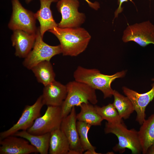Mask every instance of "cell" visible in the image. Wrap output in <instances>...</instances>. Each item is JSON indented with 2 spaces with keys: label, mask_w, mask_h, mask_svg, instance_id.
<instances>
[{
  "label": "cell",
  "mask_w": 154,
  "mask_h": 154,
  "mask_svg": "<svg viewBox=\"0 0 154 154\" xmlns=\"http://www.w3.org/2000/svg\"><path fill=\"white\" fill-rule=\"evenodd\" d=\"M48 31L59 40L63 56H78L85 50L91 38L89 33L80 27L61 28L57 27Z\"/></svg>",
  "instance_id": "6da1fadb"
},
{
  "label": "cell",
  "mask_w": 154,
  "mask_h": 154,
  "mask_svg": "<svg viewBox=\"0 0 154 154\" xmlns=\"http://www.w3.org/2000/svg\"><path fill=\"white\" fill-rule=\"evenodd\" d=\"M127 70H123L111 75L101 73L96 69H88L79 66L73 74L75 80L85 83L94 89L101 91L104 98H111L114 90L112 83L116 79L124 77Z\"/></svg>",
  "instance_id": "7a4b0ae2"
},
{
  "label": "cell",
  "mask_w": 154,
  "mask_h": 154,
  "mask_svg": "<svg viewBox=\"0 0 154 154\" xmlns=\"http://www.w3.org/2000/svg\"><path fill=\"white\" fill-rule=\"evenodd\" d=\"M66 86V96L61 106L62 118L68 115L72 108L83 103L94 105L98 102L95 90L85 83L76 80L68 82Z\"/></svg>",
  "instance_id": "3957f363"
},
{
  "label": "cell",
  "mask_w": 154,
  "mask_h": 154,
  "mask_svg": "<svg viewBox=\"0 0 154 154\" xmlns=\"http://www.w3.org/2000/svg\"><path fill=\"white\" fill-rule=\"evenodd\" d=\"M104 131L106 134H114L118 138V143L113 148L114 151L121 154L125 151L126 149H128L133 154L142 153L138 131L134 129H128L123 121L115 123L107 122L105 124Z\"/></svg>",
  "instance_id": "277c9868"
},
{
  "label": "cell",
  "mask_w": 154,
  "mask_h": 154,
  "mask_svg": "<svg viewBox=\"0 0 154 154\" xmlns=\"http://www.w3.org/2000/svg\"><path fill=\"white\" fill-rule=\"evenodd\" d=\"M42 38L39 28L37 32L33 49L25 58L23 63L24 66L28 69L31 70L41 62L50 61L54 56L62 53L60 45H50L45 42Z\"/></svg>",
  "instance_id": "5b68a950"
},
{
  "label": "cell",
  "mask_w": 154,
  "mask_h": 154,
  "mask_svg": "<svg viewBox=\"0 0 154 154\" xmlns=\"http://www.w3.org/2000/svg\"><path fill=\"white\" fill-rule=\"evenodd\" d=\"M12 12L8 27L13 31L20 30L30 34L37 33L35 13L25 8L19 0H12Z\"/></svg>",
  "instance_id": "8992f818"
},
{
  "label": "cell",
  "mask_w": 154,
  "mask_h": 154,
  "mask_svg": "<svg viewBox=\"0 0 154 154\" xmlns=\"http://www.w3.org/2000/svg\"><path fill=\"white\" fill-rule=\"evenodd\" d=\"M62 118L61 107L47 106L44 114L37 118L27 131L35 135L50 133L60 129Z\"/></svg>",
  "instance_id": "52a82bcc"
},
{
  "label": "cell",
  "mask_w": 154,
  "mask_h": 154,
  "mask_svg": "<svg viewBox=\"0 0 154 154\" xmlns=\"http://www.w3.org/2000/svg\"><path fill=\"white\" fill-rule=\"evenodd\" d=\"M78 0H59L56 4L58 11L62 15V19L58 24L61 28L79 27L85 21V16L79 12Z\"/></svg>",
  "instance_id": "ba28073f"
},
{
  "label": "cell",
  "mask_w": 154,
  "mask_h": 154,
  "mask_svg": "<svg viewBox=\"0 0 154 154\" xmlns=\"http://www.w3.org/2000/svg\"><path fill=\"white\" fill-rule=\"evenodd\" d=\"M44 105L41 95L33 104L26 105L17 122L9 129L0 133V140L14 135L19 131H27L32 125L35 120L41 116V110Z\"/></svg>",
  "instance_id": "9c48e42d"
},
{
  "label": "cell",
  "mask_w": 154,
  "mask_h": 154,
  "mask_svg": "<svg viewBox=\"0 0 154 154\" xmlns=\"http://www.w3.org/2000/svg\"><path fill=\"white\" fill-rule=\"evenodd\" d=\"M122 40L124 42H134L143 47L154 44V25L148 21L128 25L123 31Z\"/></svg>",
  "instance_id": "30bf717a"
},
{
  "label": "cell",
  "mask_w": 154,
  "mask_h": 154,
  "mask_svg": "<svg viewBox=\"0 0 154 154\" xmlns=\"http://www.w3.org/2000/svg\"><path fill=\"white\" fill-rule=\"evenodd\" d=\"M76 114L75 107L70 114L62 118L60 129L67 137L70 144L68 154H81L84 151L80 143L77 127Z\"/></svg>",
  "instance_id": "8fae6325"
},
{
  "label": "cell",
  "mask_w": 154,
  "mask_h": 154,
  "mask_svg": "<svg viewBox=\"0 0 154 154\" xmlns=\"http://www.w3.org/2000/svg\"><path fill=\"white\" fill-rule=\"evenodd\" d=\"M151 89L147 92L139 93L125 86L122 88L124 94L132 102L137 113L136 121L140 125L145 119V109L154 98V82Z\"/></svg>",
  "instance_id": "7c38bea8"
},
{
  "label": "cell",
  "mask_w": 154,
  "mask_h": 154,
  "mask_svg": "<svg viewBox=\"0 0 154 154\" xmlns=\"http://www.w3.org/2000/svg\"><path fill=\"white\" fill-rule=\"evenodd\" d=\"M0 154H29L39 153L26 139L14 135L0 140Z\"/></svg>",
  "instance_id": "4fadbf2b"
},
{
  "label": "cell",
  "mask_w": 154,
  "mask_h": 154,
  "mask_svg": "<svg viewBox=\"0 0 154 154\" xmlns=\"http://www.w3.org/2000/svg\"><path fill=\"white\" fill-rule=\"evenodd\" d=\"M67 94L66 85L55 80L44 86L41 96L44 105L61 107Z\"/></svg>",
  "instance_id": "5bb4252c"
},
{
  "label": "cell",
  "mask_w": 154,
  "mask_h": 154,
  "mask_svg": "<svg viewBox=\"0 0 154 154\" xmlns=\"http://www.w3.org/2000/svg\"><path fill=\"white\" fill-rule=\"evenodd\" d=\"M36 33L30 34L20 30L13 31L11 40L16 56L25 58L27 56L34 46Z\"/></svg>",
  "instance_id": "9a60e30c"
},
{
  "label": "cell",
  "mask_w": 154,
  "mask_h": 154,
  "mask_svg": "<svg viewBox=\"0 0 154 154\" xmlns=\"http://www.w3.org/2000/svg\"><path fill=\"white\" fill-rule=\"evenodd\" d=\"M59 0H40V7L35 13L36 19L38 21L39 28L41 36L43 37L45 33L58 27V24L54 20L50 6L52 2Z\"/></svg>",
  "instance_id": "2e32d148"
},
{
  "label": "cell",
  "mask_w": 154,
  "mask_h": 154,
  "mask_svg": "<svg viewBox=\"0 0 154 154\" xmlns=\"http://www.w3.org/2000/svg\"><path fill=\"white\" fill-rule=\"evenodd\" d=\"M138 133L142 153L146 154L149 148L154 145V113L141 125Z\"/></svg>",
  "instance_id": "e0dca14e"
},
{
  "label": "cell",
  "mask_w": 154,
  "mask_h": 154,
  "mask_svg": "<svg viewBox=\"0 0 154 154\" xmlns=\"http://www.w3.org/2000/svg\"><path fill=\"white\" fill-rule=\"evenodd\" d=\"M70 144L66 135L60 129L50 133L48 153L50 154H68Z\"/></svg>",
  "instance_id": "ac0fdd59"
},
{
  "label": "cell",
  "mask_w": 154,
  "mask_h": 154,
  "mask_svg": "<svg viewBox=\"0 0 154 154\" xmlns=\"http://www.w3.org/2000/svg\"><path fill=\"white\" fill-rule=\"evenodd\" d=\"M14 135L24 138L28 140L34 146L40 154H47L48 153L50 133L40 135L31 134L27 131H19Z\"/></svg>",
  "instance_id": "d6986e66"
},
{
  "label": "cell",
  "mask_w": 154,
  "mask_h": 154,
  "mask_svg": "<svg viewBox=\"0 0 154 154\" xmlns=\"http://www.w3.org/2000/svg\"><path fill=\"white\" fill-rule=\"evenodd\" d=\"M38 82L44 86L55 80V74L50 61L41 62L31 69Z\"/></svg>",
  "instance_id": "ffe728a7"
},
{
  "label": "cell",
  "mask_w": 154,
  "mask_h": 154,
  "mask_svg": "<svg viewBox=\"0 0 154 154\" xmlns=\"http://www.w3.org/2000/svg\"><path fill=\"white\" fill-rule=\"evenodd\" d=\"M90 103L81 104L80 112L76 114L78 121L85 122L91 126H100L103 120L97 112L94 105Z\"/></svg>",
  "instance_id": "44dd1931"
},
{
  "label": "cell",
  "mask_w": 154,
  "mask_h": 154,
  "mask_svg": "<svg viewBox=\"0 0 154 154\" xmlns=\"http://www.w3.org/2000/svg\"><path fill=\"white\" fill-rule=\"evenodd\" d=\"M113 96L114 101L113 103L120 117L125 119H128L135 111L130 100L126 96L123 95L115 90H114Z\"/></svg>",
  "instance_id": "7402d4cb"
},
{
  "label": "cell",
  "mask_w": 154,
  "mask_h": 154,
  "mask_svg": "<svg viewBox=\"0 0 154 154\" xmlns=\"http://www.w3.org/2000/svg\"><path fill=\"white\" fill-rule=\"evenodd\" d=\"M94 106L97 113L103 120H106L107 122L115 123L123 121L113 103H109L102 107Z\"/></svg>",
  "instance_id": "603a6c76"
},
{
  "label": "cell",
  "mask_w": 154,
  "mask_h": 154,
  "mask_svg": "<svg viewBox=\"0 0 154 154\" xmlns=\"http://www.w3.org/2000/svg\"><path fill=\"white\" fill-rule=\"evenodd\" d=\"M76 125L81 145L84 151L87 150L95 151L96 147L91 144L88 138V131L92 126L79 121H77Z\"/></svg>",
  "instance_id": "cb8c5ba5"
},
{
  "label": "cell",
  "mask_w": 154,
  "mask_h": 154,
  "mask_svg": "<svg viewBox=\"0 0 154 154\" xmlns=\"http://www.w3.org/2000/svg\"><path fill=\"white\" fill-rule=\"evenodd\" d=\"M129 0H117L118 7L115 12V18L117 17L118 14L121 13L123 11V8L121 6L122 4L125 2H127Z\"/></svg>",
  "instance_id": "d4e9b609"
},
{
  "label": "cell",
  "mask_w": 154,
  "mask_h": 154,
  "mask_svg": "<svg viewBox=\"0 0 154 154\" xmlns=\"http://www.w3.org/2000/svg\"><path fill=\"white\" fill-rule=\"evenodd\" d=\"M86 1L89 5L92 8L97 10L100 7V4L97 2L92 3L88 0H85Z\"/></svg>",
  "instance_id": "484cf974"
},
{
  "label": "cell",
  "mask_w": 154,
  "mask_h": 154,
  "mask_svg": "<svg viewBox=\"0 0 154 154\" xmlns=\"http://www.w3.org/2000/svg\"><path fill=\"white\" fill-rule=\"evenodd\" d=\"M146 154H154V145L151 146L149 148Z\"/></svg>",
  "instance_id": "4316f807"
},
{
  "label": "cell",
  "mask_w": 154,
  "mask_h": 154,
  "mask_svg": "<svg viewBox=\"0 0 154 154\" xmlns=\"http://www.w3.org/2000/svg\"><path fill=\"white\" fill-rule=\"evenodd\" d=\"M84 154H101L100 153H98L96 151H92L90 150H87L85 151Z\"/></svg>",
  "instance_id": "83f0119b"
},
{
  "label": "cell",
  "mask_w": 154,
  "mask_h": 154,
  "mask_svg": "<svg viewBox=\"0 0 154 154\" xmlns=\"http://www.w3.org/2000/svg\"><path fill=\"white\" fill-rule=\"evenodd\" d=\"M32 0H25L26 3H29Z\"/></svg>",
  "instance_id": "f1b7e54d"
},
{
  "label": "cell",
  "mask_w": 154,
  "mask_h": 154,
  "mask_svg": "<svg viewBox=\"0 0 154 154\" xmlns=\"http://www.w3.org/2000/svg\"><path fill=\"white\" fill-rule=\"evenodd\" d=\"M151 80H152V81H154V78H152L151 79Z\"/></svg>",
  "instance_id": "f546056e"
},
{
  "label": "cell",
  "mask_w": 154,
  "mask_h": 154,
  "mask_svg": "<svg viewBox=\"0 0 154 154\" xmlns=\"http://www.w3.org/2000/svg\"></svg>",
  "instance_id": "4dcf8cb0"
}]
</instances>
